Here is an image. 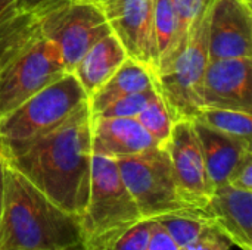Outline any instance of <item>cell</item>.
<instances>
[{
	"label": "cell",
	"mask_w": 252,
	"mask_h": 250,
	"mask_svg": "<svg viewBox=\"0 0 252 250\" xmlns=\"http://www.w3.org/2000/svg\"><path fill=\"white\" fill-rule=\"evenodd\" d=\"M78 248H80V246H78Z\"/></svg>",
	"instance_id": "cell-35"
},
{
	"label": "cell",
	"mask_w": 252,
	"mask_h": 250,
	"mask_svg": "<svg viewBox=\"0 0 252 250\" xmlns=\"http://www.w3.org/2000/svg\"><path fill=\"white\" fill-rule=\"evenodd\" d=\"M152 85L154 72L142 63L127 57L111 78L87 97V106L92 118L97 116L112 102L133 93L145 91Z\"/></svg>",
	"instance_id": "cell-17"
},
{
	"label": "cell",
	"mask_w": 252,
	"mask_h": 250,
	"mask_svg": "<svg viewBox=\"0 0 252 250\" xmlns=\"http://www.w3.org/2000/svg\"><path fill=\"white\" fill-rule=\"evenodd\" d=\"M3 196H4V161L0 156V215L3 208Z\"/></svg>",
	"instance_id": "cell-28"
},
{
	"label": "cell",
	"mask_w": 252,
	"mask_h": 250,
	"mask_svg": "<svg viewBox=\"0 0 252 250\" xmlns=\"http://www.w3.org/2000/svg\"><path fill=\"white\" fill-rule=\"evenodd\" d=\"M195 121L217 130L223 134L252 141V116L251 113L220 109V108H202Z\"/></svg>",
	"instance_id": "cell-20"
},
{
	"label": "cell",
	"mask_w": 252,
	"mask_h": 250,
	"mask_svg": "<svg viewBox=\"0 0 252 250\" xmlns=\"http://www.w3.org/2000/svg\"><path fill=\"white\" fill-rule=\"evenodd\" d=\"M136 119L148 131V134L154 139L157 146H162V147L167 146L174 121L170 115V111H168L162 96L155 88V85H154V91H152L146 106L143 108V111L139 113V116Z\"/></svg>",
	"instance_id": "cell-21"
},
{
	"label": "cell",
	"mask_w": 252,
	"mask_h": 250,
	"mask_svg": "<svg viewBox=\"0 0 252 250\" xmlns=\"http://www.w3.org/2000/svg\"><path fill=\"white\" fill-rule=\"evenodd\" d=\"M173 169L188 206L205 209L214 186L210 180L201 143L192 119H179L173 124L167 143Z\"/></svg>",
	"instance_id": "cell-9"
},
{
	"label": "cell",
	"mask_w": 252,
	"mask_h": 250,
	"mask_svg": "<svg viewBox=\"0 0 252 250\" xmlns=\"http://www.w3.org/2000/svg\"><path fill=\"white\" fill-rule=\"evenodd\" d=\"M66 72L53 41L37 35L24 43L0 63V118Z\"/></svg>",
	"instance_id": "cell-8"
},
{
	"label": "cell",
	"mask_w": 252,
	"mask_h": 250,
	"mask_svg": "<svg viewBox=\"0 0 252 250\" xmlns=\"http://www.w3.org/2000/svg\"><path fill=\"white\" fill-rule=\"evenodd\" d=\"M75 250H92V249H89V248H86V246H83V245H81L80 248H77Z\"/></svg>",
	"instance_id": "cell-32"
},
{
	"label": "cell",
	"mask_w": 252,
	"mask_h": 250,
	"mask_svg": "<svg viewBox=\"0 0 252 250\" xmlns=\"http://www.w3.org/2000/svg\"><path fill=\"white\" fill-rule=\"evenodd\" d=\"M97 1H100V3H102V1H105V0H97Z\"/></svg>",
	"instance_id": "cell-33"
},
{
	"label": "cell",
	"mask_w": 252,
	"mask_h": 250,
	"mask_svg": "<svg viewBox=\"0 0 252 250\" xmlns=\"http://www.w3.org/2000/svg\"><path fill=\"white\" fill-rule=\"evenodd\" d=\"M40 0H18L16 3V9L18 10H28L31 7H34Z\"/></svg>",
	"instance_id": "cell-29"
},
{
	"label": "cell",
	"mask_w": 252,
	"mask_h": 250,
	"mask_svg": "<svg viewBox=\"0 0 252 250\" xmlns=\"http://www.w3.org/2000/svg\"><path fill=\"white\" fill-rule=\"evenodd\" d=\"M176 242L179 248H185L195 242L210 225L205 209L188 208L154 218Z\"/></svg>",
	"instance_id": "cell-19"
},
{
	"label": "cell",
	"mask_w": 252,
	"mask_h": 250,
	"mask_svg": "<svg viewBox=\"0 0 252 250\" xmlns=\"http://www.w3.org/2000/svg\"><path fill=\"white\" fill-rule=\"evenodd\" d=\"M80 218L61 209L4 162L0 250H75Z\"/></svg>",
	"instance_id": "cell-2"
},
{
	"label": "cell",
	"mask_w": 252,
	"mask_h": 250,
	"mask_svg": "<svg viewBox=\"0 0 252 250\" xmlns=\"http://www.w3.org/2000/svg\"><path fill=\"white\" fill-rule=\"evenodd\" d=\"M18 9H16V6H12V7H6L3 3H1V0H0V22L4 19V18H7L10 13H13V12H16Z\"/></svg>",
	"instance_id": "cell-30"
},
{
	"label": "cell",
	"mask_w": 252,
	"mask_h": 250,
	"mask_svg": "<svg viewBox=\"0 0 252 250\" xmlns=\"http://www.w3.org/2000/svg\"><path fill=\"white\" fill-rule=\"evenodd\" d=\"M90 119L86 103L58 128L4 161L55 205L78 218L90 186Z\"/></svg>",
	"instance_id": "cell-1"
},
{
	"label": "cell",
	"mask_w": 252,
	"mask_h": 250,
	"mask_svg": "<svg viewBox=\"0 0 252 250\" xmlns=\"http://www.w3.org/2000/svg\"><path fill=\"white\" fill-rule=\"evenodd\" d=\"M152 224V218H142L133 225L103 239L96 245L83 246L92 250H145L151 237Z\"/></svg>",
	"instance_id": "cell-22"
},
{
	"label": "cell",
	"mask_w": 252,
	"mask_h": 250,
	"mask_svg": "<svg viewBox=\"0 0 252 250\" xmlns=\"http://www.w3.org/2000/svg\"><path fill=\"white\" fill-rule=\"evenodd\" d=\"M232 246L233 245L226 236L210 225L195 242L179 250H232Z\"/></svg>",
	"instance_id": "cell-25"
},
{
	"label": "cell",
	"mask_w": 252,
	"mask_h": 250,
	"mask_svg": "<svg viewBox=\"0 0 252 250\" xmlns=\"http://www.w3.org/2000/svg\"><path fill=\"white\" fill-rule=\"evenodd\" d=\"M86 103L87 94L81 84L72 72H66L0 118V156L6 161L18 155Z\"/></svg>",
	"instance_id": "cell-3"
},
{
	"label": "cell",
	"mask_w": 252,
	"mask_h": 250,
	"mask_svg": "<svg viewBox=\"0 0 252 250\" xmlns=\"http://www.w3.org/2000/svg\"><path fill=\"white\" fill-rule=\"evenodd\" d=\"M121 178L142 218L188 209L167 147L154 146L142 153L117 159Z\"/></svg>",
	"instance_id": "cell-7"
},
{
	"label": "cell",
	"mask_w": 252,
	"mask_h": 250,
	"mask_svg": "<svg viewBox=\"0 0 252 250\" xmlns=\"http://www.w3.org/2000/svg\"><path fill=\"white\" fill-rule=\"evenodd\" d=\"M192 121L201 143L205 167L214 189L227 184L230 174L241 162V159L247 153L252 152V141L223 134L195 119Z\"/></svg>",
	"instance_id": "cell-15"
},
{
	"label": "cell",
	"mask_w": 252,
	"mask_h": 250,
	"mask_svg": "<svg viewBox=\"0 0 252 250\" xmlns=\"http://www.w3.org/2000/svg\"><path fill=\"white\" fill-rule=\"evenodd\" d=\"M34 10L40 37L59 47L68 72L96 41L111 34L97 0H40Z\"/></svg>",
	"instance_id": "cell-5"
},
{
	"label": "cell",
	"mask_w": 252,
	"mask_h": 250,
	"mask_svg": "<svg viewBox=\"0 0 252 250\" xmlns=\"http://www.w3.org/2000/svg\"><path fill=\"white\" fill-rule=\"evenodd\" d=\"M247 1H250V3H251V0H247Z\"/></svg>",
	"instance_id": "cell-34"
},
{
	"label": "cell",
	"mask_w": 252,
	"mask_h": 250,
	"mask_svg": "<svg viewBox=\"0 0 252 250\" xmlns=\"http://www.w3.org/2000/svg\"><path fill=\"white\" fill-rule=\"evenodd\" d=\"M214 228L241 250H252V192L230 184L219 186L205 206Z\"/></svg>",
	"instance_id": "cell-13"
},
{
	"label": "cell",
	"mask_w": 252,
	"mask_h": 250,
	"mask_svg": "<svg viewBox=\"0 0 252 250\" xmlns=\"http://www.w3.org/2000/svg\"><path fill=\"white\" fill-rule=\"evenodd\" d=\"M210 0H173L176 18H177V55L183 50L189 31Z\"/></svg>",
	"instance_id": "cell-23"
},
{
	"label": "cell",
	"mask_w": 252,
	"mask_h": 250,
	"mask_svg": "<svg viewBox=\"0 0 252 250\" xmlns=\"http://www.w3.org/2000/svg\"><path fill=\"white\" fill-rule=\"evenodd\" d=\"M154 220V218H152ZM180 248L176 245V242L170 237V234L154 220L151 237L148 242V246L145 250H179Z\"/></svg>",
	"instance_id": "cell-27"
},
{
	"label": "cell",
	"mask_w": 252,
	"mask_h": 250,
	"mask_svg": "<svg viewBox=\"0 0 252 250\" xmlns=\"http://www.w3.org/2000/svg\"><path fill=\"white\" fill-rule=\"evenodd\" d=\"M152 46L154 74L159 75L171 66L177 52V18L173 0H154Z\"/></svg>",
	"instance_id": "cell-18"
},
{
	"label": "cell",
	"mask_w": 252,
	"mask_h": 250,
	"mask_svg": "<svg viewBox=\"0 0 252 250\" xmlns=\"http://www.w3.org/2000/svg\"><path fill=\"white\" fill-rule=\"evenodd\" d=\"M154 91V85L145 91L133 93L126 97H121L115 102H112L109 106H106L97 116H105V118H137L139 113L143 111L146 106L151 94ZM96 118V116H93Z\"/></svg>",
	"instance_id": "cell-24"
},
{
	"label": "cell",
	"mask_w": 252,
	"mask_h": 250,
	"mask_svg": "<svg viewBox=\"0 0 252 250\" xmlns=\"http://www.w3.org/2000/svg\"><path fill=\"white\" fill-rule=\"evenodd\" d=\"M252 57L208 60L201 85V108L233 109L251 113Z\"/></svg>",
	"instance_id": "cell-10"
},
{
	"label": "cell",
	"mask_w": 252,
	"mask_h": 250,
	"mask_svg": "<svg viewBox=\"0 0 252 250\" xmlns=\"http://www.w3.org/2000/svg\"><path fill=\"white\" fill-rule=\"evenodd\" d=\"M208 56L214 59L252 57V10L247 0H211Z\"/></svg>",
	"instance_id": "cell-11"
},
{
	"label": "cell",
	"mask_w": 252,
	"mask_h": 250,
	"mask_svg": "<svg viewBox=\"0 0 252 250\" xmlns=\"http://www.w3.org/2000/svg\"><path fill=\"white\" fill-rule=\"evenodd\" d=\"M127 53L117 37L111 32L96 41L77 62L72 74L81 84L84 93L92 96L127 59Z\"/></svg>",
	"instance_id": "cell-16"
},
{
	"label": "cell",
	"mask_w": 252,
	"mask_h": 250,
	"mask_svg": "<svg viewBox=\"0 0 252 250\" xmlns=\"http://www.w3.org/2000/svg\"><path fill=\"white\" fill-rule=\"evenodd\" d=\"M92 155L111 159H121L142 153L157 143L134 118H105L90 119Z\"/></svg>",
	"instance_id": "cell-14"
},
{
	"label": "cell",
	"mask_w": 252,
	"mask_h": 250,
	"mask_svg": "<svg viewBox=\"0 0 252 250\" xmlns=\"http://www.w3.org/2000/svg\"><path fill=\"white\" fill-rule=\"evenodd\" d=\"M102 7L127 56L154 72V0H105Z\"/></svg>",
	"instance_id": "cell-12"
},
{
	"label": "cell",
	"mask_w": 252,
	"mask_h": 250,
	"mask_svg": "<svg viewBox=\"0 0 252 250\" xmlns=\"http://www.w3.org/2000/svg\"><path fill=\"white\" fill-rule=\"evenodd\" d=\"M211 0L192 25L183 50L171 66L154 74V85L162 96L173 121L195 119L199 113V85L208 65V19Z\"/></svg>",
	"instance_id": "cell-6"
},
{
	"label": "cell",
	"mask_w": 252,
	"mask_h": 250,
	"mask_svg": "<svg viewBox=\"0 0 252 250\" xmlns=\"http://www.w3.org/2000/svg\"><path fill=\"white\" fill-rule=\"evenodd\" d=\"M140 220L142 215L121 178L117 161L92 155L89 197L80 217L83 245H96Z\"/></svg>",
	"instance_id": "cell-4"
},
{
	"label": "cell",
	"mask_w": 252,
	"mask_h": 250,
	"mask_svg": "<svg viewBox=\"0 0 252 250\" xmlns=\"http://www.w3.org/2000/svg\"><path fill=\"white\" fill-rule=\"evenodd\" d=\"M1 3H3L6 7H12V6H16L18 0H1Z\"/></svg>",
	"instance_id": "cell-31"
},
{
	"label": "cell",
	"mask_w": 252,
	"mask_h": 250,
	"mask_svg": "<svg viewBox=\"0 0 252 250\" xmlns=\"http://www.w3.org/2000/svg\"><path fill=\"white\" fill-rule=\"evenodd\" d=\"M227 184L241 190L252 192V152L247 153L241 159V162L230 174Z\"/></svg>",
	"instance_id": "cell-26"
}]
</instances>
